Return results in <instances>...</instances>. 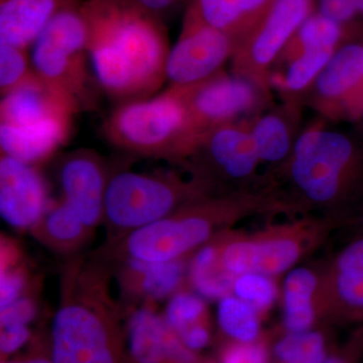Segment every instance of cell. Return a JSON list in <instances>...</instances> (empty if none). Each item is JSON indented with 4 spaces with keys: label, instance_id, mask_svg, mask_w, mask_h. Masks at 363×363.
<instances>
[{
    "label": "cell",
    "instance_id": "obj_37",
    "mask_svg": "<svg viewBox=\"0 0 363 363\" xmlns=\"http://www.w3.org/2000/svg\"><path fill=\"white\" fill-rule=\"evenodd\" d=\"M363 350V327L355 332L346 350L337 355L325 358L322 363H355Z\"/></svg>",
    "mask_w": 363,
    "mask_h": 363
},
{
    "label": "cell",
    "instance_id": "obj_15",
    "mask_svg": "<svg viewBox=\"0 0 363 363\" xmlns=\"http://www.w3.org/2000/svg\"><path fill=\"white\" fill-rule=\"evenodd\" d=\"M317 316L363 322V233L345 245L319 278Z\"/></svg>",
    "mask_w": 363,
    "mask_h": 363
},
{
    "label": "cell",
    "instance_id": "obj_17",
    "mask_svg": "<svg viewBox=\"0 0 363 363\" xmlns=\"http://www.w3.org/2000/svg\"><path fill=\"white\" fill-rule=\"evenodd\" d=\"M310 89L322 113L350 116L363 93V45L339 48Z\"/></svg>",
    "mask_w": 363,
    "mask_h": 363
},
{
    "label": "cell",
    "instance_id": "obj_16",
    "mask_svg": "<svg viewBox=\"0 0 363 363\" xmlns=\"http://www.w3.org/2000/svg\"><path fill=\"white\" fill-rule=\"evenodd\" d=\"M38 166L14 157H0V214L13 228L32 229L51 204Z\"/></svg>",
    "mask_w": 363,
    "mask_h": 363
},
{
    "label": "cell",
    "instance_id": "obj_7",
    "mask_svg": "<svg viewBox=\"0 0 363 363\" xmlns=\"http://www.w3.org/2000/svg\"><path fill=\"white\" fill-rule=\"evenodd\" d=\"M346 224L342 219L324 216L267 226L253 233L229 229L214 238L219 264L235 278L247 274L272 278L295 266L334 229Z\"/></svg>",
    "mask_w": 363,
    "mask_h": 363
},
{
    "label": "cell",
    "instance_id": "obj_28",
    "mask_svg": "<svg viewBox=\"0 0 363 363\" xmlns=\"http://www.w3.org/2000/svg\"><path fill=\"white\" fill-rule=\"evenodd\" d=\"M345 35L344 25L315 11L298 28L281 57L290 58L306 48H333L339 49Z\"/></svg>",
    "mask_w": 363,
    "mask_h": 363
},
{
    "label": "cell",
    "instance_id": "obj_36",
    "mask_svg": "<svg viewBox=\"0 0 363 363\" xmlns=\"http://www.w3.org/2000/svg\"><path fill=\"white\" fill-rule=\"evenodd\" d=\"M30 337L28 325H14L1 328L0 348L4 354H9L18 350Z\"/></svg>",
    "mask_w": 363,
    "mask_h": 363
},
{
    "label": "cell",
    "instance_id": "obj_5",
    "mask_svg": "<svg viewBox=\"0 0 363 363\" xmlns=\"http://www.w3.org/2000/svg\"><path fill=\"white\" fill-rule=\"evenodd\" d=\"M102 133L128 156L164 160L181 166L198 145L176 86L147 99L116 105L102 124Z\"/></svg>",
    "mask_w": 363,
    "mask_h": 363
},
{
    "label": "cell",
    "instance_id": "obj_6",
    "mask_svg": "<svg viewBox=\"0 0 363 363\" xmlns=\"http://www.w3.org/2000/svg\"><path fill=\"white\" fill-rule=\"evenodd\" d=\"M70 102L40 80L1 97V155L39 166L68 142L77 116Z\"/></svg>",
    "mask_w": 363,
    "mask_h": 363
},
{
    "label": "cell",
    "instance_id": "obj_33",
    "mask_svg": "<svg viewBox=\"0 0 363 363\" xmlns=\"http://www.w3.org/2000/svg\"><path fill=\"white\" fill-rule=\"evenodd\" d=\"M233 294L252 305L257 311H264L278 298V286L271 277L255 274H242L235 279Z\"/></svg>",
    "mask_w": 363,
    "mask_h": 363
},
{
    "label": "cell",
    "instance_id": "obj_11",
    "mask_svg": "<svg viewBox=\"0 0 363 363\" xmlns=\"http://www.w3.org/2000/svg\"><path fill=\"white\" fill-rule=\"evenodd\" d=\"M262 164L250 123L238 121L210 131L183 167L218 192L230 193L224 185L247 184L255 178Z\"/></svg>",
    "mask_w": 363,
    "mask_h": 363
},
{
    "label": "cell",
    "instance_id": "obj_27",
    "mask_svg": "<svg viewBox=\"0 0 363 363\" xmlns=\"http://www.w3.org/2000/svg\"><path fill=\"white\" fill-rule=\"evenodd\" d=\"M337 50L333 48H306L300 50L286 60L288 68L285 75L281 79H272L271 87L276 86L290 94L309 89Z\"/></svg>",
    "mask_w": 363,
    "mask_h": 363
},
{
    "label": "cell",
    "instance_id": "obj_32",
    "mask_svg": "<svg viewBox=\"0 0 363 363\" xmlns=\"http://www.w3.org/2000/svg\"><path fill=\"white\" fill-rule=\"evenodd\" d=\"M276 354L283 363H322L325 359V344L317 332L292 333L279 341Z\"/></svg>",
    "mask_w": 363,
    "mask_h": 363
},
{
    "label": "cell",
    "instance_id": "obj_8",
    "mask_svg": "<svg viewBox=\"0 0 363 363\" xmlns=\"http://www.w3.org/2000/svg\"><path fill=\"white\" fill-rule=\"evenodd\" d=\"M216 193L208 182L192 174L185 180L175 171L138 173L117 169L107 187L104 221L114 234L112 242H116L189 203Z\"/></svg>",
    "mask_w": 363,
    "mask_h": 363
},
{
    "label": "cell",
    "instance_id": "obj_39",
    "mask_svg": "<svg viewBox=\"0 0 363 363\" xmlns=\"http://www.w3.org/2000/svg\"><path fill=\"white\" fill-rule=\"evenodd\" d=\"M350 118L354 119V121H363V93L355 105L354 109L351 112Z\"/></svg>",
    "mask_w": 363,
    "mask_h": 363
},
{
    "label": "cell",
    "instance_id": "obj_26",
    "mask_svg": "<svg viewBox=\"0 0 363 363\" xmlns=\"http://www.w3.org/2000/svg\"><path fill=\"white\" fill-rule=\"evenodd\" d=\"M189 279L196 292L207 298H220L233 293L235 277L220 267L214 238L195 253L189 267Z\"/></svg>",
    "mask_w": 363,
    "mask_h": 363
},
{
    "label": "cell",
    "instance_id": "obj_25",
    "mask_svg": "<svg viewBox=\"0 0 363 363\" xmlns=\"http://www.w3.org/2000/svg\"><path fill=\"white\" fill-rule=\"evenodd\" d=\"M250 130L262 164L286 162L296 142L288 112L262 114L250 123Z\"/></svg>",
    "mask_w": 363,
    "mask_h": 363
},
{
    "label": "cell",
    "instance_id": "obj_18",
    "mask_svg": "<svg viewBox=\"0 0 363 363\" xmlns=\"http://www.w3.org/2000/svg\"><path fill=\"white\" fill-rule=\"evenodd\" d=\"M84 0H0V44L30 50L45 26L62 11Z\"/></svg>",
    "mask_w": 363,
    "mask_h": 363
},
{
    "label": "cell",
    "instance_id": "obj_41",
    "mask_svg": "<svg viewBox=\"0 0 363 363\" xmlns=\"http://www.w3.org/2000/svg\"><path fill=\"white\" fill-rule=\"evenodd\" d=\"M9 363H52L44 358H35V359L26 360V362H9Z\"/></svg>",
    "mask_w": 363,
    "mask_h": 363
},
{
    "label": "cell",
    "instance_id": "obj_35",
    "mask_svg": "<svg viewBox=\"0 0 363 363\" xmlns=\"http://www.w3.org/2000/svg\"><path fill=\"white\" fill-rule=\"evenodd\" d=\"M267 358L262 344L242 343L227 351L223 363H267Z\"/></svg>",
    "mask_w": 363,
    "mask_h": 363
},
{
    "label": "cell",
    "instance_id": "obj_12",
    "mask_svg": "<svg viewBox=\"0 0 363 363\" xmlns=\"http://www.w3.org/2000/svg\"><path fill=\"white\" fill-rule=\"evenodd\" d=\"M176 87L187 107L189 123L198 145L210 131L240 121L269 96L255 83L223 70L202 82Z\"/></svg>",
    "mask_w": 363,
    "mask_h": 363
},
{
    "label": "cell",
    "instance_id": "obj_31",
    "mask_svg": "<svg viewBox=\"0 0 363 363\" xmlns=\"http://www.w3.org/2000/svg\"><path fill=\"white\" fill-rule=\"evenodd\" d=\"M20 252L13 242L2 240L1 242V276H0V310L23 297L26 284L28 272L18 264Z\"/></svg>",
    "mask_w": 363,
    "mask_h": 363
},
{
    "label": "cell",
    "instance_id": "obj_29",
    "mask_svg": "<svg viewBox=\"0 0 363 363\" xmlns=\"http://www.w3.org/2000/svg\"><path fill=\"white\" fill-rule=\"evenodd\" d=\"M218 322L222 330L240 342H252L259 335L257 310L236 296L220 298Z\"/></svg>",
    "mask_w": 363,
    "mask_h": 363
},
{
    "label": "cell",
    "instance_id": "obj_40",
    "mask_svg": "<svg viewBox=\"0 0 363 363\" xmlns=\"http://www.w3.org/2000/svg\"><path fill=\"white\" fill-rule=\"evenodd\" d=\"M352 224H358V225L363 226V207L362 209L360 210L359 213L353 219Z\"/></svg>",
    "mask_w": 363,
    "mask_h": 363
},
{
    "label": "cell",
    "instance_id": "obj_42",
    "mask_svg": "<svg viewBox=\"0 0 363 363\" xmlns=\"http://www.w3.org/2000/svg\"><path fill=\"white\" fill-rule=\"evenodd\" d=\"M358 13H363V0H354Z\"/></svg>",
    "mask_w": 363,
    "mask_h": 363
},
{
    "label": "cell",
    "instance_id": "obj_3",
    "mask_svg": "<svg viewBox=\"0 0 363 363\" xmlns=\"http://www.w3.org/2000/svg\"><path fill=\"white\" fill-rule=\"evenodd\" d=\"M296 205L312 206L351 224L363 200V147L352 138L323 126L298 136L286 162Z\"/></svg>",
    "mask_w": 363,
    "mask_h": 363
},
{
    "label": "cell",
    "instance_id": "obj_10",
    "mask_svg": "<svg viewBox=\"0 0 363 363\" xmlns=\"http://www.w3.org/2000/svg\"><path fill=\"white\" fill-rule=\"evenodd\" d=\"M316 11V0H272L262 20L236 45L233 74L247 79L269 95L272 67L298 28Z\"/></svg>",
    "mask_w": 363,
    "mask_h": 363
},
{
    "label": "cell",
    "instance_id": "obj_4",
    "mask_svg": "<svg viewBox=\"0 0 363 363\" xmlns=\"http://www.w3.org/2000/svg\"><path fill=\"white\" fill-rule=\"evenodd\" d=\"M64 274L52 321V363H116L111 324L119 307L101 264L75 262Z\"/></svg>",
    "mask_w": 363,
    "mask_h": 363
},
{
    "label": "cell",
    "instance_id": "obj_34",
    "mask_svg": "<svg viewBox=\"0 0 363 363\" xmlns=\"http://www.w3.org/2000/svg\"><path fill=\"white\" fill-rule=\"evenodd\" d=\"M0 323L4 327L28 325L37 314V306L33 298L21 297L0 312Z\"/></svg>",
    "mask_w": 363,
    "mask_h": 363
},
{
    "label": "cell",
    "instance_id": "obj_22",
    "mask_svg": "<svg viewBox=\"0 0 363 363\" xmlns=\"http://www.w3.org/2000/svg\"><path fill=\"white\" fill-rule=\"evenodd\" d=\"M35 240L54 252L70 255L84 245L91 233L73 208L63 199L52 201L30 229Z\"/></svg>",
    "mask_w": 363,
    "mask_h": 363
},
{
    "label": "cell",
    "instance_id": "obj_30",
    "mask_svg": "<svg viewBox=\"0 0 363 363\" xmlns=\"http://www.w3.org/2000/svg\"><path fill=\"white\" fill-rule=\"evenodd\" d=\"M28 49L0 44V94L9 93L39 80Z\"/></svg>",
    "mask_w": 363,
    "mask_h": 363
},
{
    "label": "cell",
    "instance_id": "obj_20",
    "mask_svg": "<svg viewBox=\"0 0 363 363\" xmlns=\"http://www.w3.org/2000/svg\"><path fill=\"white\" fill-rule=\"evenodd\" d=\"M272 0H191L186 13L226 33L236 45L252 32Z\"/></svg>",
    "mask_w": 363,
    "mask_h": 363
},
{
    "label": "cell",
    "instance_id": "obj_13",
    "mask_svg": "<svg viewBox=\"0 0 363 363\" xmlns=\"http://www.w3.org/2000/svg\"><path fill=\"white\" fill-rule=\"evenodd\" d=\"M235 49V42L226 33L185 13L180 37L169 50L167 62L169 86L206 80L222 71Z\"/></svg>",
    "mask_w": 363,
    "mask_h": 363
},
{
    "label": "cell",
    "instance_id": "obj_24",
    "mask_svg": "<svg viewBox=\"0 0 363 363\" xmlns=\"http://www.w3.org/2000/svg\"><path fill=\"white\" fill-rule=\"evenodd\" d=\"M206 304L199 296L181 291L172 296L164 320L189 350H201L209 341Z\"/></svg>",
    "mask_w": 363,
    "mask_h": 363
},
{
    "label": "cell",
    "instance_id": "obj_2",
    "mask_svg": "<svg viewBox=\"0 0 363 363\" xmlns=\"http://www.w3.org/2000/svg\"><path fill=\"white\" fill-rule=\"evenodd\" d=\"M296 210L272 190L216 193L189 203L161 220L128 233L104 250L118 259L147 262L183 259L215 236L253 215Z\"/></svg>",
    "mask_w": 363,
    "mask_h": 363
},
{
    "label": "cell",
    "instance_id": "obj_19",
    "mask_svg": "<svg viewBox=\"0 0 363 363\" xmlns=\"http://www.w3.org/2000/svg\"><path fill=\"white\" fill-rule=\"evenodd\" d=\"M150 304L147 301L130 317V350L133 359L138 363H161L164 359L191 363L192 357L186 346Z\"/></svg>",
    "mask_w": 363,
    "mask_h": 363
},
{
    "label": "cell",
    "instance_id": "obj_9",
    "mask_svg": "<svg viewBox=\"0 0 363 363\" xmlns=\"http://www.w3.org/2000/svg\"><path fill=\"white\" fill-rule=\"evenodd\" d=\"M80 6L57 14L30 48L40 80L77 113L97 111L104 95L91 65L88 28Z\"/></svg>",
    "mask_w": 363,
    "mask_h": 363
},
{
    "label": "cell",
    "instance_id": "obj_38",
    "mask_svg": "<svg viewBox=\"0 0 363 363\" xmlns=\"http://www.w3.org/2000/svg\"><path fill=\"white\" fill-rule=\"evenodd\" d=\"M140 6L164 20V16L173 13L184 4H190L191 0H136Z\"/></svg>",
    "mask_w": 363,
    "mask_h": 363
},
{
    "label": "cell",
    "instance_id": "obj_21",
    "mask_svg": "<svg viewBox=\"0 0 363 363\" xmlns=\"http://www.w3.org/2000/svg\"><path fill=\"white\" fill-rule=\"evenodd\" d=\"M123 260L121 281L124 292L147 301L162 300L177 293L185 274L183 259L172 262Z\"/></svg>",
    "mask_w": 363,
    "mask_h": 363
},
{
    "label": "cell",
    "instance_id": "obj_14",
    "mask_svg": "<svg viewBox=\"0 0 363 363\" xmlns=\"http://www.w3.org/2000/svg\"><path fill=\"white\" fill-rule=\"evenodd\" d=\"M116 171L94 150H74L60 160L62 199L73 208L90 233L104 221L107 187Z\"/></svg>",
    "mask_w": 363,
    "mask_h": 363
},
{
    "label": "cell",
    "instance_id": "obj_1",
    "mask_svg": "<svg viewBox=\"0 0 363 363\" xmlns=\"http://www.w3.org/2000/svg\"><path fill=\"white\" fill-rule=\"evenodd\" d=\"M91 65L114 104L155 96L167 81L169 50L164 21L136 0H85Z\"/></svg>",
    "mask_w": 363,
    "mask_h": 363
},
{
    "label": "cell",
    "instance_id": "obj_23",
    "mask_svg": "<svg viewBox=\"0 0 363 363\" xmlns=\"http://www.w3.org/2000/svg\"><path fill=\"white\" fill-rule=\"evenodd\" d=\"M319 278L308 267H297L286 276L284 284V319L286 329L292 333L308 331L314 323Z\"/></svg>",
    "mask_w": 363,
    "mask_h": 363
}]
</instances>
